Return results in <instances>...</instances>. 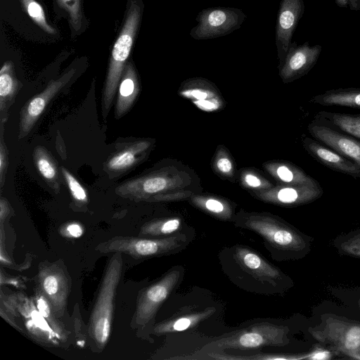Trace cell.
<instances>
[{
	"instance_id": "1",
	"label": "cell",
	"mask_w": 360,
	"mask_h": 360,
	"mask_svg": "<svg viewBox=\"0 0 360 360\" xmlns=\"http://www.w3.org/2000/svg\"><path fill=\"white\" fill-rule=\"evenodd\" d=\"M221 271L238 288L265 295L283 293L288 276L261 253L245 245L225 247L218 255Z\"/></svg>"
},
{
	"instance_id": "2",
	"label": "cell",
	"mask_w": 360,
	"mask_h": 360,
	"mask_svg": "<svg viewBox=\"0 0 360 360\" xmlns=\"http://www.w3.org/2000/svg\"><path fill=\"white\" fill-rule=\"evenodd\" d=\"M231 222L236 227L259 236L276 261L297 259L309 248L308 241L298 230L271 213L240 210L234 214Z\"/></svg>"
},
{
	"instance_id": "3",
	"label": "cell",
	"mask_w": 360,
	"mask_h": 360,
	"mask_svg": "<svg viewBox=\"0 0 360 360\" xmlns=\"http://www.w3.org/2000/svg\"><path fill=\"white\" fill-rule=\"evenodd\" d=\"M123 267L122 254L113 253L106 264L88 326L90 338L103 350L108 342L114 313V301Z\"/></svg>"
},
{
	"instance_id": "4",
	"label": "cell",
	"mask_w": 360,
	"mask_h": 360,
	"mask_svg": "<svg viewBox=\"0 0 360 360\" xmlns=\"http://www.w3.org/2000/svg\"><path fill=\"white\" fill-rule=\"evenodd\" d=\"M194 236L192 228L165 238L119 236L101 242L96 250L103 254L117 252L136 259H148L180 252L191 243Z\"/></svg>"
},
{
	"instance_id": "5",
	"label": "cell",
	"mask_w": 360,
	"mask_h": 360,
	"mask_svg": "<svg viewBox=\"0 0 360 360\" xmlns=\"http://www.w3.org/2000/svg\"><path fill=\"white\" fill-rule=\"evenodd\" d=\"M142 0H131L114 44L103 91V115H108L136 35L143 12Z\"/></svg>"
},
{
	"instance_id": "6",
	"label": "cell",
	"mask_w": 360,
	"mask_h": 360,
	"mask_svg": "<svg viewBox=\"0 0 360 360\" xmlns=\"http://www.w3.org/2000/svg\"><path fill=\"white\" fill-rule=\"evenodd\" d=\"M288 327L260 321L224 334L206 344L201 352H222L226 349L250 350L289 344Z\"/></svg>"
},
{
	"instance_id": "7",
	"label": "cell",
	"mask_w": 360,
	"mask_h": 360,
	"mask_svg": "<svg viewBox=\"0 0 360 360\" xmlns=\"http://www.w3.org/2000/svg\"><path fill=\"white\" fill-rule=\"evenodd\" d=\"M184 272L182 266H174L156 281L139 291L131 321L134 328L153 326L158 311L181 284Z\"/></svg>"
},
{
	"instance_id": "8",
	"label": "cell",
	"mask_w": 360,
	"mask_h": 360,
	"mask_svg": "<svg viewBox=\"0 0 360 360\" xmlns=\"http://www.w3.org/2000/svg\"><path fill=\"white\" fill-rule=\"evenodd\" d=\"M316 341L334 352L360 359V323L334 314H325L321 323L309 329Z\"/></svg>"
},
{
	"instance_id": "9",
	"label": "cell",
	"mask_w": 360,
	"mask_h": 360,
	"mask_svg": "<svg viewBox=\"0 0 360 360\" xmlns=\"http://www.w3.org/2000/svg\"><path fill=\"white\" fill-rule=\"evenodd\" d=\"M188 184L184 174L174 168H165L127 180L115 188V193L131 200L150 202L157 195L184 189Z\"/></svg>"
},
{
	"instance_id": "10",
	"label": "cell",
	"mask_w": 360,
	"mask_h": 360,
	"mask_svg": "<svg viewBox=\"0 0 360 360\" xmlns=\"http://www.w3.org/2000/svg\"><path fill=\"white\" fill-rule=\"evenodd\" d=\"M242 10L217 6L202 10L195 18L198 24L190 35L197 40L214 39L229 34L239 29L246 19Z\"/></svg>"
},
{
	"instance_id": "11",
	"label": "cell",
	"mask_w": 360,
	"mask_h": 360,
	"mask_svg": "<svg viewBox=\"0 0 360 360\" xmlns=\"http://www.w3.org/2000/svg\"><path fill=\"white\" fill-rule=\"evenodd\" d=\"M37 283L39 292L46 298L58 318L66 310L70 290V279L63 264L44 261L39 264Z\"/></svg>"
},
{
	"instance_id": "12",
	"label": "cell",
	"mask_w": 360,
	"mask_h": 360,
	"mask_svg": "<svg viewBox=\"0 0 360 360\" xmlns=\"http://www.w3.org/2000/svg\"><path fill=\"white\" fill-rule=\"evenodd\" d=\"M252 195L266 203L295 207L311 202L323 194L321 186L282 185L261 191H251Z\"/></svg>"
},
{
	"instance_id": "13",
	"label": "cell",
	"mask_w": 360,
	"mask_h": 360,
	"mask_svg": "<svg viewBox=\"0 0 360 360\" xmlns=\"http://www.w3.org/2000/svg\"><path fill=\"white\" fill-rule=\"evenodd\" d=\"M75 70L72 69L60 78L51 81L46 87L34 96L22 108L20 116L18 138L27 136L44 111L49 102L70 81Z\"/></svg>"
},
{
	"instance_id": "14",
	"label": "cell",
	"mask_w": 360,
	"mask_h": 360,
	"mask_svg": "<svg viewBox=\"0 0 360 360\" xmlns=\"http://www.w3.org/2000/svg\"><path fill=\"white\" fill-rule=\"evenodd\" d=\"M321 52L320 45L308 42L298 46L291 42L285 57L279 65V75L284 83L291 82L306 75L316 64Z\"/></svg>"
},
{
	"instance_id": "15",
	"label": "cell",
	"mask_w": 360,
	"mask_h": 360,
	"mask_svg": "<svg viewBox=\"0 0 360 360\" xmlns=\"http://www.w3.org/2000/svg\"><path fill=\"white\" fill-rule=\"evenodd\" d=\"M304 11L303 0H281L276 25V45L281 64L291 44L293 32Z\"/></svg>"
},
{
	"instance_id": "16",
	"label": "cell",
	"mask_w": 360,
	"mask_h": 360,
	"mask_svg": "<svg viewBox=\"0 0 360 360\" xmlns=\"http://www.w3.org/2000/svg\"><path fill=\"white\" fill-rule=\"evenodd\" d=\"M179 94L205 112L217 111L224 106L223 98L217 87L203 78L195 77L184 81Z\"/></svg>"
},
{
	"instance_id": "17",
	"label": "cell",
	"mask_w": 360,
	"mask_h": 360,
	"mask_svg": "<svg viewBox=\"0 0 360 360\" xmlns=\"http://www.w3.org/2000/svg\"><path fill=\"white\" fill-rule=\"evenodd\" d=\"M308 129L316 140L360 166V141L323 124L311 123Z\"/></svg>"
},
{
	"instance_id": "18",
	"label": "cell",
	"mask_w": 360,
	"mask_h": 360,
	"mask_svg": "<svg viewBox=\"0 0 360 360\" xmlns=\"http://www.w3.org/2000/svg\"><path fill=\"white\" fill-rule=\"evenodd\" d=\"M302 145L311 156L326 167L354 177L360 176V166L333 149L308 137L304 139Z\"/></svg>"
},
{
	"instance_id": "19",
	"label": "cell",
	"mask_w": 360,
	"mask_h": 360,
	"mask_svg": "<svg viewBox=\"0 0 360 360\" xmlns=\"http://www.w3.org/2000/svg\"><path fill=\"white\" fill-rule=\"evenodd\" d=\"M215 311L216 308L214 307H208L200 310L188 307V309H184L181 313H176L155 324L151 332L155 335H162L193 328L209 319Z\"/></svg>"
},
{
	"instance_id": "20",
	"label": "cell",
	"mask_w": 360,
	"mask_h": 360,
	"mask_svg": "<svg viewBox=\"0 0 360 360\" xmlns=\"http://www.w3.org/2000/svg\"><path fill=\"white\" fill-rule=\"evenodd\" d=\"M140 90L136 69L131 63H127L119 84L115 115L119 119L131 108Z\"/></svg>"
},
{
	"instance_id": "21",
	"label": "cell",
	"mask_w": 360,
	"mask_h": 360,
	"mask_svg": "<svg viewBox=\"0 0 360 360\" xmlns=\"http://www.w3.org/2000/svg\"><path fill=\"white\" fill-rule=\"evenodd\" d=\"M263 167L279 184L319 186L316 180L293 164L272 161L264 163Z\"/></svg>"
},
{
	"instance_id": "22",
	"label": "cell",
	"mask_w": 360,
	"mask_h": 360,
	"mask_svg": "<svg viewBox=\"0 0 360 360\" xmlns=\"http://www.w3.org/2000/svg\"><path fill=\"white\" fill-rule=\"evenodd\" d=\"M151 143L141 140L126 146L112 155L105 165L106 170L111 174H120L134 166L146 154Z\"/></svg>"
},
{
	"instance_id": "23",
	"label": "cell",
	"mask_w": 360,
	"mask_h": 360,
	"mask_svg": "<svg viewBox=\"0 0 360 360\" xmlns=\"http://www.w3.org/2000/svg\"><path fill=\"white\" fill-rule=\"evenodd\" d=\"M189 199L193 206L221 221H232L236 214L233 204L221 197L193 193Z\"/></svg>"
},
{
	"instance_id": "24",
	"label": "cell",
	"mask_w": 360,
	"mask_h": 360,
	"mask_svg": "<svg viewBox=\"0 0 360 360\" xmlns=\"http://www.w3.org/2000/svg\"><path fill=\"white\" fill-rule=\"evenodd\" d=\"M19 88V81L15 76L13 63L10 61L5 62L0 70L1 120L6 122L8 110L13 103Z\"/></svg>"
},
{
	"instance_id": "25",
	"label": "cell",
	"mask_w": 360,
	"mask_h": 360,
	"mask_svg": "<svg viewBox=\"0 0 360 360\" xmlns=\"http://www.w3.org/2000/svg\"><path fill=\"white\" fill-rule=\"evenodd\" d=\"M184 221L179 217H163L150 220L140 229L139 236L146 238H165L188 230Z\"/></svg>"
},
{
	"instance_id": "26",
	"label": "cell",
	"mask_w": 360,
	"mask_h": 360,
	"mask_svg": "<svg viewBox=\"0 0 360 360\" xmlns=\"http://www.w3.org/2000/svg\"><path fill=\"white\" fill-rule=\"evenodd\" d=\"M33 158L36 167L49 186L56 192L60 191V179L56 160L48 151L41 146L35 147Z\"/></svg>"
},
{
	"instance_id": "27",
	"label": "cell",
	"mask_w": 360,
	"mask_h": 360,
	"mask_svg": "<svg viewBox=\"0 0 360 360\" xmlns=\"http://www.w3.org/2000/svg\"><path fill=\"white\" fill-rule=\"evenodd\" d=\"M311 102L321 105H338L360 109V89L328 90L314 96Z\"/></svg>"
},
{
	"instance_id": "28",
	"label": "cell",
	"mask_w": 360,
	"mask_h": 360,
	"mask_svg": "<svg viewBox=\"0 0 360 360\" xmlns=\"http://www.w3.org/2000/svg\"><path fill=\"white\" fill-rule=\"evenodd\" d=\"M323 123H329L345 133L360 139V114L319 112L316 116Z\"/></svg>"
},
{
	"instance_id": "29",
	"label": "cell",
	"mask_w": 360,
	"mask_h": 360,
	"mask_svg": "<svg viewBox=\"0 0 360 360\" xmlns=\"http://www.w3.org/2000/svg\"><path fill=\"white\" fill-rule=\"evenodd\" d=\"M36 303L44 319L48 323L50 328L57 335L58 339L65 342L67 339V333L63 326L57 321V316L54 314L51 305L46 298L39 292L36 293Z\"/></svg>"
},
{
	"instance_id": "30",
	"label": "cell",
	"mask_w": 360,
	"mask_h": 360,
	"mask_svg": "<svg viewBox=\"0 0 360 360\" xmlns=\"http://www.w3.org/2000/svg\"><path fill=\"white\" fill-rule=\"evenodd\" d=\"M214 171L221 177L231 179L235 176V164L229 151L219 146L216 151L212 163Z\"/></svg>"
},
{
	"instance_id": "31",
	"label": "cell",
	"mask_w": 360,
	"mask_h": 360,
	"mask_svg": "<svg viewBox=\"0 0 360 360\" xmlns=\"http://www.w3.org/2000/svg\"><path fill=\"white\" fill-rule=\"evenodd\" d=\"M240 181L245 188L251 191H265L274 186L268 179L252 169H243L240 174Z\"/></svg>"
},
{
	"instance_id": "32",
	"label": "cell",
	"mask_w": 360,
	"mask_h": 360,
	"mask_svg": "<svg viewBox=\"0 0 360 360\" xmlns=\"http://www.w3.org/2000/svg\"><path fill=\"white\" fill-rule=\"evenodd\" d=\"M29 16L41 29L49 34H55L56 31L47 22L41 6L36 0H20Z\"/></svg>"
},
{
	"instance_id": "33",
	"label": "cell",
	"mask_w": 360,
	"mask_h": 360,
	"mask_svg": "<svg viewBox=\"0 0 360 360\" xmlns=\"http://www.w3.org/2000/svg\"><path fill=\"white\" fill-rule=\"evenodd\" d=\"M81 0H57L60 7L68 13L72 27L78 31L83 22V13Z\"/></svg>"
},
{
	"instance_id": "34",
	"label": "cell",
	"mask_w": 360,
	"mask_h": 360,
	"mask_svg": "<svg viewBox=\"0 0 360 360\" xmlns=\"http://www.w3.org/2000/svg\"><path fill=\"white\" fill-rule=\"evenodd\" d=\"M61 171L73 199L79 203H86L88 197L85 188L65 168L61 167Z\"/></svg>"
},
{
	"instance_id": "35",
	"label": "cell",
	"mask_w": 360,
	"mask_h": 360,
	"mask_svg": "<svg viewBox=\"0 0 360 360\" xmlns=\"http://www.w3.org/2000/svg\"><path fill=\"white\" fill-rule=\"evenodd\" d=\"M336 243L340 252L350 256L360 257V231L345 236Z\"/></svg>"
},
{
	"instance_id": "36",
	"label": "cell",
	"mask_w": 360,
	"mask_h": 360,
	"mask_svg": "<svg viewBox=\"0 0 360 360\" xmlns=\"http://www.w3.org/2000/svg\"><path fill=\"white\" fill-rule=\"evenodd\" d=\"M6 121L1 120L0 136V187L2 189L5 181L8 165V153L4 138V124Z\"/></svg>"
},
{
	"instance_id": "37",
	"label": "cell",
	"mask_w": 360,
	"mask_h": 360,
	"mask_svg": "<svg viewBox=\"0 0 360 360\" xmlns=\"http://www.w3.org/2000/svg\"><path fill=\"white\" fill-rule=\"evenodd\" d=\"M193 192L188 190L179 189L169 191L153 198L150 202L176 201L190 198Z\"/></svg>"
},
{
	"instance_id": "38",
	"label": "cell",
	"mask_w": 360,
	"mask_h": 360,
	"mask_svg": "<svg viewBox=\"0 0 360 360\" xmlns=\"http://www.w3.org/2000/svg\"><path fill=\"white\" fill-rule=\"evenodd\" d=\"M60 231L63 236L79 238L84 233V229L79 224L72 222L63 226Z\"/></svg>"
},
{
	"instance_id": "39",
	"label": "cell",
	"mask_w": 360,
	"mask_h": 360,
	"mask_svg": "<svg viewBox=\"0 0 360 360\" xmlns=\"http://www.w3.org/2000/svg\"><path fill=\"white\" fill-rule=\"evenodd\" d=\"M11 213V207L6 198L1 197L0 199V226L4 228V224Z\"/></svg>"
},
{
	"instance_id": "40",
	"label": "cell",
	"mask_w": 360,
	"mask_h": 360,
	"mask_svg": "<svg viewBox=\"0 0 360 360\" xmlns=\"http://www.w3.org/2000/svg\"><path fill=\"white\" fill-rule=\"evenodd\" d=\"M347 4L352 11L360 10V0H347Z\"/></svg>"
},
{
	"instance_id": "41",
	"label": "cell",
	"mask_w": 360,
	"mask_h": 360,
	"mask_svg": "<svg viewBox=\"0 0 360 360\" xmlns=\"http://www.w3.org/2000/svg\"><path fill=\"white\" fill-rule=\"evenodd\" d=\"M335 3L340 7H347L348 6L347 0H335Z\"/></svg>"
},
{
	"instance_id": "42",
	"label": "cell",
	"mask_w": 360,
	"mask_h": 360,
	"mask_svg": "<svg viewBox=\"0 0 360 360\" xmlns=\"http://www.w3.org/2000/svg\"><path fill=\"white\" fill-rule=\"evenodd\" d=\"M359 310H360V300L359 301Z\"/></svg>"
}]
</instances>
